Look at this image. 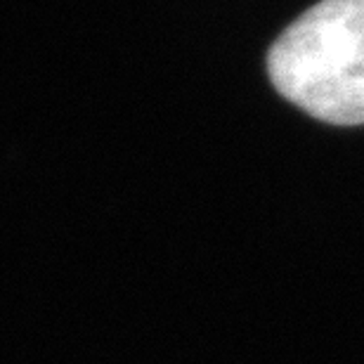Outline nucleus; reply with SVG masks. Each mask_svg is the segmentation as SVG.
<instances>
[{
	"label": "nucleus",
	"instance_id": "obj_1",
	"mask_svg": "<svg viewBox=\"0 0 364 364\" xmlns=\"http://www.w3.org/2000/svg\"><path fill=\"white\" fill-rule=\"evenodd\" d=\"M277 92L333 126L364 123V0H319L267 53Z\"/></svg>",
	"mask_w": 364,
	"mask_h": 364
}]
</instances>
